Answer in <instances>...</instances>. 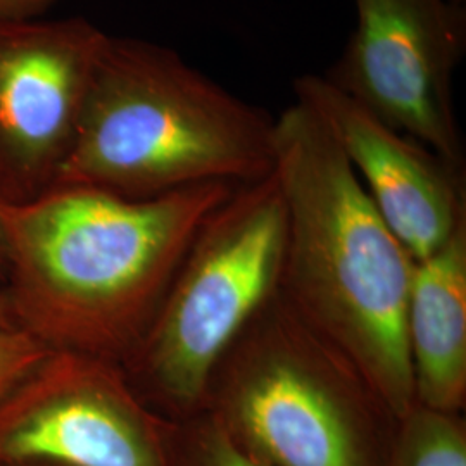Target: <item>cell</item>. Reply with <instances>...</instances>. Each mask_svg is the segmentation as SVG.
<instances>
[{
    "mask_svg": "<svg viewBox=\"0 0 466 466\" xmlns=\"http://www.w3.org/2000/svg\"><path fill=\"white\" fill-rule=\"evenodd\" d=\"M237 187L194 185L132 199L63 184L5 202L2 290L16 327L47 350L123 365L202 225Z\"/></svg>",
    "mask_w": 466,
    "mask_h": 466,
    "instance_id": "obj_1",
    "label": "cell"
},
{
    "mask_svg": "<svg viewBox=\"0 0 466 466\" xmlns=\"http://www.w3.org/2000/svg\"><path fill=\"white\" fill-rule=\"evenodd\" d=\"M273 175L287 217L280 290L400 420L417 406L406 340L415 258L299 100L275 117Z\"/></svg>",
    "mask_w": 466,
    "mask_h": 466,
    "instance_id": "obj_2",
    "label": "cell"
},
{
    "mask_svg": "<svg viewBox=\"0 0 466 466\" xmlns=\"http://www.w3.org/2000/svg\"><path fill=\"white\" fill-rule=\"evenodd\" d=\"M273 161L275 117L265 109L177 50L106 35L56 185L149 199L194 185L252 184L271 175Z\"/></svg>",
    "mask_w": 466,
    "mask_h": 466,
    "instance_id": "obj_3",
    "label": "cell"
},
{
    "mask_svg": "<svg viewBox=\"0 0 466 466\" xmlns=\"http://www.w3.org/2000/svg\"><path fill=\"white\" fill-rule=\"evenodd\" d=\"M204 411L265 466H387L400 427L280 285L218 363Z\"/></svg>",
    "mask_w": 466,
    "mask_h": 466,
    "instance_id": "obj_4",
    "label": "cell"
},
{
    "mask_svg": "<svg viewBox=\"0 0 466 466\" xmlns=\"http://www.w3.org/2000/svg\"><path fill=\"white\" fill-rule=\"evenodd\" d=\"M285 230L273 171L237 187L206 219L149 329L121 365L157 417L180 421L204 411L218 363L280 285Z\"/></svg>",
    "mask_w": 466,
    "mask_h": 466,
    "instance_id": "obj_5",
    "label": "cell"
},
{
    "mask_svg": "<svg viewBox=\"0 0 466 466\" xmlns=\"http://www.w3.org/2000/svg\"><path fill=\"white\" fill-rule=\"evenodd\" d=\"M356 25L323 78L383 125L465 167L452 99L466 50L465 4L354 0Z\"/></svg>",
    "mask_w": 466,
    "mask_h": 466,
    "instance_id": "obj_6",
    "label": "cell"
},
{
    "mask_svg": "<svg viewBox=\"0 0 466 466\" xmlns=\"http://www.w3.org/2000/svg\"><path fill=\"white\" fill-rule=\"evenodd\" d=\"M167 466V420L121 365L50 350L0 402V466Z\"/></svg>",
    "mask_w": 466,
    "mask_h": 466,
    "instance_id": "obj_7",
    "label": "cell"
},
{
    "mask_svg": "<svg viewBox=\"0 0 466 466\" xmlns=\"http://www.w3.org/2000/svg\"><path fill=\"white\" fill-rule=\"evenodd\" d=\"M106 32L85 17L0 23V198L57 184Z\"/></svg>",
    "mask_w": 466,
    "mask_h": 466,
    "instance_id": "obj_8",
    "label": "cell"
},
{
    "mask_svg": "<svg viewBox=\"0 0 466 466\" xmlns=\"http://www.w3.org/2000/svg\"><path fill=\"white\" fill-rule=\"evenodd\" d=\"M292 86L296 100L330 130L383 221L415 261L466 227L465 167L383 125L323 75H302Z\"/></svg>",
    "mask_w": 466,
    "mask_h": 466,
    "instance_id": "obj_9",
    "label": "cell"
},
{
    "mask_svg": "<svg viewBox=\"0 0 466 466\" xmlns=\"http://www.w3.org/2000/svg\"><path fill=\"white\" fill-rule=\"evenodd\" d=\"M406 340L418 406L463 415L466 406V227L417 261Z\"/></svg>",
    "mask_w": 466,
    "mask_h": 466,
    "instance_id": "obj_10",
    "label": "cell"
},
{
    "mask_svg": "<svg viewBox=\"0 0 466 466\" xmlns=\"http://www.w3.org/2000/svg\"><path fill=\"white\" fill-rule=\"evenodd\" d=\"M387 466H466L465 418L417 404L400 420Z\"/></svg>",
    "mask_w": 466,
    "mask_h": 466,
    "instance_id": "obj_11",
    "label": "cell"
},
{
    "mask_svg": "<svg viewBox=\"0 0 466 466\" xmlns=\"http://www.w3.org/2000/svg\"><path fill=\"white\" fill-rule=\"evenodd\" d=\"M167 466H265L238 450L209 413L167 421Z\"/></svg>",
    "mask_w": 466,
    "mask_h": 466,
    "instance_id": "obj_12",
    "label": "cell"
},
{
    "mask_svg": "<svg viewBox=\"0 0 466 466\" xmlns=\"http://www.w3.org/2000/svg\"><path fill=\"white\" fill-rule=\"evenodd\" d=\"M49 352L16 325H0V402Z\"/></svg>",
    "mask_w": 466,
    "mask_h": 466,
    "instance_id": "obj_13",
    "label": "cell"
},
{
    "mask_svg": "<svg viewBox=\"0 0 466 466\" xmlns=\"http://www.w3.org/2000/svg\"><path fill=\"white\" fill-rule=\"evenodd\" d=\"M57 0H0V23L35 21Z\"/></svg>",
    "mask_w": 466,
    "mask_h": 466,
    "instance_id": "obj_14",
    "label": "cell"
},
{
    "mask_svg": "<svg viewBox=\"0 0 466 466\" xmlns=\"http://www.w3.org/2000/svg\"><path fill=\"white\" fill-rule=\"evenodd\" d=\"M0 325H16L15 319H13V315H11L9 300L5 298L2 289H0Z\"/></svg>",
    "mask_w": 466,
    "mask_h": 466,
    "instance_id": "obj_15",
    "label": "cell"
},
{
    "mask_svg": "<svg viewBox=\"0 0 466 466\" xmlns=\"http://www.w3.org/2000/svg\"><path fill=\"white\" fill-rule=\"evenodd\" d=\"M7 200L0 198V289L4 285V277H5V252H4V230H2V208Z\"/></svg>",
    "mask_w": 466,
    "mask_h": 466,
    "instance_id": "obj_16",
    "label": "cell"
},
{
    "mask_svg": "<svg viewBox=\"0 0 466 466\" xmlns=\"http://www.w3.org/2000/svg\"><path fill=\"white\" fill-rule=\"evenodd\" d=\"M17 466H50V465H17Z\"/></svg>",
    "mask_w": 466,
    "mask_h": 466,
    "instance_id": "obj_17",
    "label": "cell"
},
{
    "mask_svg": "<svg viewBox=\"0 0 466 466\" xmlns=\"http://www.w3.org/2000/svg\"><path fill=\"white\" fill-rule=\"evenodd\" d=\"M454 2H460V4H465V0H454Z\"/></svg>",
    "mask_w": 466,
    "mask_h": 466,
    "instance_id": "obj_18",
    "label": "cell"
}]
</instances>
